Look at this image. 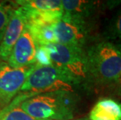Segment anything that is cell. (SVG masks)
I'll list each match as a JSON object with an SVG mask.
<instances>
[{
    "label": "cell",
    "mask_w": 121,
    "mask_h": 120,
    "mask_svg": "<svg viewBox=\"0 0 121 120\" xmlns=\"http://www.w3.org/2000/svg\"><path fill=\"white\" fill-rule=\"evenodd\" d=\"M120 80H121V78H120Z\"/></svg>",
    "instance_id": "obj_19"
},
{
    "label": "cell",
    "mask_w": 121,
    "mask_h": 120,
    "mask_svg": "<svg viewBox=\"0 0 121 120\" xmlns=\"http://www.w3.org/2000/svg\"><path fill=\"white\" fill-rule=\"evenodd\" d=\"M11 4L27 9L63 12L61 0H19L12 2Z\"/></svg>",
    "instance_id": "obj_12"
},
{
    "label": "cell",
    "mask_w": 121,
    "mask_h": 120,
    "mask_svg": "<svg viewBox=\"0 0 121 120\" xmlns=\"http://www.w3.org/2000/svg\"><path fill=\"white\" fill-rule=\"evenodd\" d=\"M35 64L13 68L0 60V110L6 107L20 93Z\"/></svg>",
    "instance_id": "obj_6"
},
{
    "label": "cell",
    "mask_w": 121,
    "mask_h": 120,
    "mask_svg": "<svg viewBox=\"0 0 121 120\" xmlns=\"http://www.w3.org/2000/svg\"><path fill=\"white\" fill-rule=\"evenodd\" d=\"M26 26L27 19L23 10L20 7L14 6L0 44L1 61L6 62L15 44L20 38Z\"/></svg>",
    "instance_id": "obj_8"
},
{
    "label": "cell",
    "mask_w": 121,
    "mask_h": 120,
    "mask_svg": "<svg viewBox=\"0 0 121 120\" xmlns=\"http://www.w3.org/2000/svg\"><path fill=\"white\" fill-rule=\"evenodd\" d=\"M37 48L38 45L26 26L13 48L6 63L13 68H22L35 64Z\"/></svg>",
    "instance_id": "obj_7"
},
{
    "label": "cell",
    "mask_w": 121,
    "mask_h": 120,
    "mask_svg": "<svg viewBox=\"0 0 121 120\" xmlns=\"http://www.w3.org/2000/svg\"><path fill=\"white\" fill-rule=\"evenodd\" d=\"M27 26L38 46L57 43L52 26L37 24H27Z\"/></svg>",
    "instance_id": "obj_13"
},
{
    "label": "cell",
    "mask_w": 121,
    "mask_h": 120,
    "mask_svg": "<svg viewBox=\"0 0 121 120\" xmlns=\"http://www.w3.org/2000/svg\"><path fill=\"white\" fill-rule=\"evenodd\" d=\"M117 48H119L120 51L121 52V42H120V43H119V44H118V47H117Z\"/></svg>",
    "instance_id": "obj_18"
},
{
    "label": "cell",
    "mask_w": 121,
    "mask_h": 120,
    "mask_svg": "<svg viewBox=\"0 0 121 120\" xmlns=\"http://www.w3.org/2000/svg\"><path fill=\"white\" fill-rule=\"evenodd\" d=\"M107 37L121 42V7L117 10L107 27Z\"/></svg>",
    "instance_id": "obj_14"
},
{
    "label": "cell",
    "mask_w": 121,
    "mask_h": 120,
    "mask_svg": "<svg viewBox=\"0 0 121 120\" xmlns=\"http://www.w3.org/2000/svg\"><path fill=\"white\" fill-rule=\"evenodd\" d=\"M35 59V64L38 66H46L52 65L51 62L49 52L46 46H38Z\"/></svg>",
    "instance_id": "obj_16"
},
{
    "label": "cell",
    "mask_w": 121,
    "mask_h": 120,
    "mask_svg": "<svg viewBox=\"0 0 121 120\" xmlns=\"http://www.w3.org/2000/svg\"><path fill=\"white\" fill-rule=\"evenodd\" d=\"M57 43L66 46L84 49L90 39L88 22L63 14L62 18L52 25Z\"/></svg>",
    "instance_id": "obj_5"
},
{
    "label": "cell",
    "mask_w": 121,
    "mask_h": 120,
    "mask_svg": "<svg viewBox=\"0 0 121 120\" xmlns=\"http://www.w3.org/2000/svg\"><path fill=\"white\" fill-rule=\"evenodd\" d=\"M75 104L73 93L59 91L29 97L20 103V108L38 119L71 120Z\"/></svg>",
    "instance_id": "obj_2"
},
{
    "label": "cell",
    "mask_w": 121,
    "mask_h": 120,
    "mask_svg": "<svg viewBox=\"0 0 121 120\" xmlns=\"http://www.w3.org/2000/svg\"><path fill=\"white\" fill-rule=\"evenodd\" d=\"M29 97L24 93L18 94L8 105L0 110V120H42L30 116L20 108V103Z\"/></svg>",
    "instance_id": "obj_11"
},
{
    "label": "cell",
    "mask_w": 121,
    "mask_h": 120,
    "mask_svg": "<svg viewBox=\"0 0 121 120\" xmlns=\"http://www.w3.org/2000/svg\"><path fill=\"white\" fill-rule=\"evenodd\" d=\"M89 120H121V104L112 99H102L90 112Z\"/></svg>",
    "instance_id": "obj_10"
},
{
    "label": "cell",
    "mask_w": 121,
    "mask_h": 120,
    "mask_svg": "<svg viewBox=\"0 0 121 120\" xmlns=\"http://www.w3.org/2000/svg\"><path fill=\"white\" fill-rule=\"evenodd\" d=\"M13 9L14 6L12 4L0 2V44Z\"/></svg>",
    "instance_id": "obj_15"
},
{
    "label": "cell",
    "mask_w": 121,
    "mask_h": 120,
    "mask_svg": "<svg viewBox=\"0 0 121 120\" xmlns=\"http://www.w3.org/2000/svg\"><path fill=\"white\" fill-rule=\"evenodd\" d=\"M97 2L84 0H62L63 14L87 22V19L95 12Z\"/></svg>",
    "instance_id": "obj_9"
},
{
    "label": "cell",
    "mask_w": 121,
    "mask_h": 120,
    "mask_svg": "<svg viewBox=\"0 0 121 120\" xmlns=\"http://www.w3.org/2000/svg\"><path fill=\"white\" fill-rule=\"evenodd\" d=\"M49 52L52 66L65 73L77 85L88 83L86 51L59 43L45 45Z\"/></svg>",
    "instance_id": "obj_4"
},
{
    "label": "cell",
    "mask_w": 121,
    "mask_h": 120,
    "mask_svg": "<svg viewBox=\"0 0 121 120\" xmlns=\"http://www.w3.org/2000/svg\"><path fill=\"white\" fill-rule=\"evenodd\" d=\"M77 84L65 73L52 65L35 66L28 76L20 93L30 97L49 92L74 93Z\"/></svg>",
    "instance_id": "obj_3"
},
{
    "label": "cell",
    "mask_w": 121,
    "mask_h": 120,
    "mask_svg": "<svg viewBox=\"0 0 121 120\" xmlns=\"http://www.w3.org/2000/svg\"><path fill=\"white\" fill-rule=\"evenodd\" d=\"M71 120H87L86 118H81V119H71Z\"/></svg>",
    "instance_id": "obj_17"
},
{
    "label": "cell",
    "mask_w": 121,
    "mask_h": 120,
    "mask_svg": "<svg viewBox=\"0 0 121 120\" xmlns=\"http://www.w3.org/2000/svg\"><path fill=\"white\" fill-rule=\"evenodd\" d=\"M88 82L109 85L121 78V52L109 41L91 45L86 51Z\"/></svg>",
    "instance_id": "obj_1"
}]
</instances>
